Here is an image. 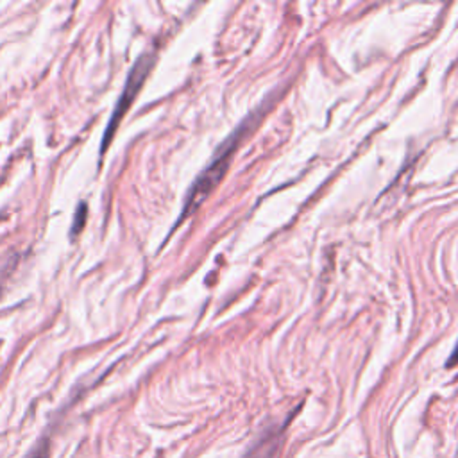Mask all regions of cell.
Here are the masks:
<instances>
[{
  "mask_svg": "<svg viewBox=\"0 0 458 458\" xmlns=\"http://www.w3.org/2000/svg\"><path fill=\"white\" fill-rule=\"evenodd\" d=\"M243 129H247L245 122L236 131H233V134L216 148V152L211 157V161L208 163V166L197 175V179L193 181V184H191V188H190V191L184 199V208H182V213H181V220L190 216L204 202V199L213 191V188L220 182V179L224 177V174L229 166L231 156H233V152L236 150V147L242 140Z\"/></svg>",
  "mask_w": 458,
  "mask_h": 458,
  "instance_id": "6da1fadb",
  "label": "cell"
},
{
  "mask_svg": "<svg viewBox=\"0 0 458 458\" xmlns=\"http://www.w3.org/2000/svg\"><path fill=\"white\" fill-rule=\"evenodd\" d=\"M25 458H48V445L47 444H38Z\"/></svg>",
  "mask_w": 458,
  "mask_h": 458,
  "instance_id": "3957f363",
  "label": "cell"
},
{
  "mask_svg": "<svg viewBox=\"0 0 458 458\" xmlns=\"http://www.w3.org/2000/svg\"><path fill=\"white\" fill-rule=\"evenodd\" d=\"M152 63H154L152 55H141V57L134 63V66L131 68V72H129V75H127V81H125V86H123V89H122V93H120V98H118V102H116V107L113 109V114H111L109 123H107V127H106V132H104V138H102V148H100L102 152L107 148V145H109V141H111V136L114 134V131H116L120 120L123 118L125 111L131 107L132 100L136 98V95H138L141 84L145 82V79H147V75H148V72H150V68H152Z\"/></svg>",
  "mask_w": 458,
  "mask_h": 458,
  "instance_id": "7a4b0ae2",
  "label": "cell"
},
{
  "mask_svg": "<svg viewBox=\"0 0 458 458\" xmlns=\"http://www.w3.org/2000/svg\"><path fill=\"white\" fill-rule=\"evenodd\" d=\"M84 222V204H79L77 208V216H75V224H73V233L81 231V225Z\"/></svg>",
  "mask_w": 458,
  "mask_h": 458,
  "instance_id": "277c9868",
  "label": "cell"
},
{
  "mask_svg": "<svg viewBox=\"0 0 458 458\" xmlns=\"http://www.w3.org/2000/svg\"><path fill=\"white\" fill-rule=\"evenodd\" d=\"M7 274V267L0 261V293H2V284H4V277Z\"/></svg>",
  "mask_w": 458,
  "mask_h": 458,
  "instance_id": "5b68a950",
  "label": "cell"
}]
</instances>
